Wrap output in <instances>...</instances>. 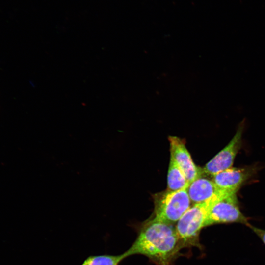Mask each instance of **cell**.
<instances>
[{"instance_id": "obj_1", "label": "cell", "mask_w": 265, "mask_h": 265, "mask_svg": "<svg viewBox=\"0 0 265 265\" xmlns=\"http://www.w3.org/2000/svg\"><path fill=\"white\" fill-rule=\"evenodd\" d=\"M183 248L175 226L153 217L144 223L134 242L124 253L126 257L144 255L156 265H173Z\"/></svg>"}, {"instance_id": "obj_2", "label": "cell", "mask_w": 265, "mask_h": 265, "mask_svg": "<svg viewBox=\"0 0 265 265\" xmlns=\"http://www.w3.org/2000/svg\"><path fill=\"white\" fill-rule=\"evenodd\" d=\"M225 192L221 190L208 200L191 206L176 223L175 228L184 248L201 246L199 235L201 230L205 227L209 211Z\"/></svg>"}, {"instance_id": "obj_3", "label": "cell", "mask_w": 265, "mask_h": 265, "mask_svg": "<svg viewBox=\"0 0 265 265\" xmlns=\"http://www.w3.org/2000/svg\"><path fill=\"white\" fill-rule=\"evenodd\" d=\"M154 217L157 220L174 225L191 207L187 188L165 191L154 197Z\"/></svg>"}, {"instance_id": "obj_4", "label": "cell", "mask_w": 265, "mask_h": 265, "mask_svg": "<svg viewBox=\"0 0 265 265\" xmlns=\"http://www.w3.org/2000/svg\"><path fill=\"white\" fill-rule=\"evenodd\" d=\"M236 193L225 192L211 207L205 227L217 224L249 223L241 212Z\"/></svg>"}, {"instance_id": "obj_5", "label": "cell", "mask_w": 265, "mask_h": 265, "mask_svg": "<svg viewBox=\"0 0 265 265\" xmlns=\"http://www.w3.org/2000/svg\"><path fill=\"white\" fill-rule=\"evenodd\" d=\"M245 122V120H243L239 123L235 135L229 143L201 168L202 175L212 176L232 167L241 147Z\"/></svg>"}, {"instance_id": "obj_6", "label": "cell", "mask_w": 265, "mask_h": 265, "mask_svg": "<svg viewBox=\"0 0 265 265\" xmlns=\"http://www.w3.org/2000/svg\"><path fill=\"white\" fill-rule=\"evenodd\" d=\"M256 170L253 166L232 167L212 176V180L220 190L237 193L240 186Z\"/></svg>"}, {"instance_id": "obj_7", "label": "cell", "mask_w": 265, "mask_h": 265, "mask_svg": "<svg viewBox=\"0 0 265 265\" xmlns=\"http://www.w3.org/2000/svg\"><path fill=\"white\" fill-rule=\"evenodd\" d=\"M170 157L172 158L185 174L189 184L202 176L201 168L194 163L183 139L170 136Z\"/></svg>"}, {"instance_id": "obj_8", "label": "cell", "mask_w": 265, "mask_h": 265, "mask_svg": "<svg viewBox=\"0 0 265 265\" xmlns=\"http://www.w3.org/2000/svg\"><path fill=\"white\" fill-rule=\"evenodd\" d=\"M220 191L212 180L202 176L191 182L187 187L189 197L193 204L204 202Z\"/></svg>"}, {"instance_id": "obj_9", "label": "cell", "mask_w": 265, "mask_h": 265, "mask_svg": "<svg viewBox=\"0 0 265 265\" xmlns=\"http://www.w3.org/2000/svg\"><path fill=\"white\" fill-rule=\"evenodd\" d=\"M189 183L183 171L170 157L167 174V190L177 191L188 187Z\"/></svg>"}, {"instance_id": "obj_10", "label": "cell", "mask_w": 265, "mask_h": 265, "mask_svg": "<svg viewBox=\"0 0 265 265\" xmlns=\"http://www.w3.org/2000/svg\"><path fill=\"white\" fill-rule=\"evenodd\" d=\"M127 258L124 253L120 255L101 254L88 256L81 265H118Z\"/></svg>"}, {"instance_id": "obj_11", "label": "cell", "mask_w": 265, "mask_h": 265, "mask_svg": "<svg viewBox=\"0 0 265 265\" xmlns=\"http://www.w3.org/2000/svg\"><path fill=\"white\" fill-rule=\"evenodd\" d=\"M260 238L265 246V230L253 226L250 223L247 225Z\"/></svg>"}]
</instances>
